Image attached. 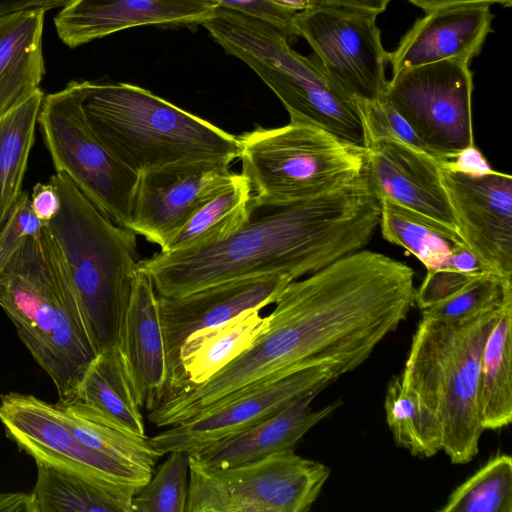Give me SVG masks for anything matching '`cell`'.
Wrapping results in <instances>:
<instances>
[{
    "label": "cell",
    "instance_id": "45",
    "mask_svg": "<svg viewBox=\"0 0 512 512\" xmlns=\"http://www.w3.org/2000/svg\"><path fill=\"white\" fill-rule=\"evenodd\" d=\"M0 512H33L31 495L22 492L0 493Z\"/></svg>",
    "mask_w": 512,
    "mask_h": 512
},
{
    "label": "cell",
    "instance_id": "42",
    "mask_svg": "<svg viewBox=\"0 0 512 512\" xmlns=\"http://www.w3.org/2000/svg\"><path fill=\"white\" fill-rule=\"evenodd\" d=\"M451 264L453 269L473 277L491 273L464 243H453Z\"/></svg>",
    "mask_w": 512,
    "mask_h": 512
},
{
    "label": "cell",
    "instance_id": "27",
    "mask_svg": "<svg viewBox=\"0 0 512 512\" xmlns=\"http://www.w3.org/2000/svg\"><path fill=\"white\" fill-rule=\"evenodd\" d=\"M252 188L243 174L233 178L201 206L162 253L197 248L230 237L248 219Z\"/></svg>",
    "mask_w": 512,
    "mask_h": 512
},
{
    "label": "cell",
    "instance_id": "29",
    "mask_svg": "<svg viewBox=\"0 0 512 512\" xmlns=\"http://www.w3.org/2000/svg\"><path fill=\"white\" fill-rule=\"evenodd\" d=\"M387 425L395 443L413 456L430 458L442 450L439 421L423 399L395 375L384 400Z\"/></svg>",
    "mask_w": 512,
    "mask_h": 512
},
{
    "label": "cell",
    "instance_id": "33",
    "mask_svg": "<svg viewBox=\"0 0 512 512\" xmlns=\"http://www.w3.org/2000/svg\"><path fill=\"white\" fill-rule=\"evenodd\" d=\"M512 294V279L487 273L472 278L449 298L421 310L422 317L460 325L499 308Z\"/></svg>",
    "mask_w": 512,
    "mask_h": 512
},
{
    "label": "cell",
    "instance_id": "24",
    "mask_svg": "<svg viewBox=\"0 0 512 512\" xmlns=\"http://www.w3.org/2000/svg\"><path fill=\"white\" fill-rule=\"evenodd\" d=\"M512 295L503 303L480 359L476 405L483 429H500L512 421Z\"/></svg>",
    "mask_w": 512,
    "mask_h": 512
},
{
    "label": "cell",
    "instance_id": "30",
    "mask_svg": "<svg viewBox=\"0 0 512 512\" xmlns=\"http://www.w3.org/2000/svg\"><path fill=\"white\" fill-rule=\"evenodd\" d=\"M43 98L39 89L0 119V226L22 191Z\"/></svg>",
    "mask_w": 512,
    "mask_h": 512
},
{
    "label": "cell",
    "instance_id": "20",
    "mask_svg": "<svg viewBox=\"0 0 512 512\" xmlns=\"http://www.w3.org/2000/svg\"><path fill=\"white\" fill-rule=\"evenodd\" d=\"M488 5H463L426 12L389 53L393 75L442 60L469 62L492 32Z\"/></svg>",
    "mask_w": 512,
    "mask_h": 512
},
{
    "label": "cell",
    "instance_id": "40",
    "mask_svg": "<svg viewBox=\"0 0 512 512\" xmlns=\"http://www.w3.org/2000/svg\"><path fill=\"white\" fill-rule=\"evenodd\" d=\"M31 209L35 216L48 224L59 212L61 199L57 188L48 184L37 183L30 196Z\"/></svg>",
    "mask_w": 512,
    "mask_h": 512
},
{
    "label": "cell",
    "instance_id": "8",
    "mask_svg": "<svg viewBox=\"0 0 512 512\" xmlns=\"http://www.w3.org/2000/svg\"><path fill=\"white\" fill-rule=\"evenodd\" d=\"M189 455L186 512H307L330 476L294 450L221 468Z\"/></svg>",
    "mask_w": 512,
    "mask_h": 512
},
{
    "label": "cell",
    "instance_id": "41",
    "mask_svg": "<svg viewBox=\"0 0 512 512\" xmlns=\"http://www.w3.org/2000/svg\"><path fill=\"white\" fill-rule=\"evenodd\" d=\"M310 2L311 8H336L377 16L386 10L390 0H310Z\"/></svg>",
    "mask_w": 512,
    "mask_h": 512
},
{
    "label": "cell",
    "instance_id": "22",
    "mask_svg": "<svg viewBox=\"0 0 512 512\" xmlns=\"http://www.w3.org/2000/svg\"><path fill=\"white\" fill-rule=\"evenodd\" d=\"M45 12L30 9L0 18V119L40 89Z\"/></svg>",
    "mask_w": 512,
    "mask_h": 512
},
{
    "label": "cell",
    "instance_id": "23",
    "mask_svg": "<svg viewBox=\"0 0 512 512\" xmlns=\"http://www.w3.org/2000/svg\"><path fill=\"white\" fill-rule=\"evenodd\" d=\"M260 311L246 310L189 336L180 349L185 378L182 389L206 382L248 349L267 327V316Z\"/></svg>",
    "mask_w": 512,
    "mask_h": 512
},
{
    "label": "cell",
    "instance_id": "31",
    "mask_svg": "<svg viewBox=\"0 0 512 512\" xmlns=\"http://www.w3.org/2000/svg\"><path fill=\"white\" fill-rule=\"evenodd\" d=\"M379 201V225L385 240L414 255L427 271L452 268L451 249L454 242L391 202L385 199Z\"/></svg>",
    "mask_w": 512,
    "mask_h": 512
},
{
    "label": "cell",
    "instance_id": "38",
    "mask_svg": "<svg viewBox=\"0 0 512 512\" xmlns=\"http://www.w3.org/2000/svg\"><path fill=\"white\" fill-rule=\"evenodd\" d=\"M220 7L235 10L262 19L284 34L289 39L299 36L295 25L297 12L290 11L270 3L268 0H213Z\"/></svg>",
    "mask_w": 512,
    "mask_h": 512
},
{
    "label": "cell",
    "instance_id": "37",
    "mask_svg": "<svg viewBox=\"0 0 512 512\" xmlns=\"http://www.w3.org/2000/svg\"><path fill=\"white\" fill-rule=\"evenodd\" d=\"M472 278L452 268L427 271L421 285L415 289L414 304L420 310L429 308L458 292Z\"/></svg>",
    "mask_w": 512,
    "mask_h": 512
},
{
    "label": "cell",
    "instance_id": "16",
    "mask_svg": "<svg viewBox=\"0 0 512 512\" xmlns=\"http://www.w3.org/2000/svg\"><path fill=\"white\" fill-rule=\"evenodd\" d=\"M292 281L285 275H266L219 283L180 297L158 295L168 370L166 398L185 385L180 349L189 336L274 303Z\"/></svg>",
    "mask_w": 512,
    "mask_h": 512
},
{
    "label": "cell",
    "instance_id": "46",
    "mask_svg": "<svg viewBox=\"0 0 512 512\" xmlns=\"http://www.w3.org/2000/svg\"><path fill=\"white\" fill-rule=\"evenodd\" d=\"M270 3L281 8L301 12L311 8L310 0H268Z\"/></svg>",
    "mask_w": 512,
    "mask_h": 512
},
{
    "label": "cell",
    "instance_id": "43",
    "mask_svg": "<svg viewBox=\"0 0 512 512\" xmlns=\"http://www.w3.org/2000/svg\"><path fill=\"white\" fill-rule=\"evenodd\" d=\"M72 0H0V18L30 9L63 8Z\"/></svg>",
    "mask_w": 512,
    "mask_h": 512
},
{
    "label": "cell",
    "instance_id": "15",
    "mask_svg": "<svg viewBox=\"0 0 512 512\" xmlns=\"http://www.w3.org/2000/svg\"><path fill=\"white\" fill-rule=\"evenodd\" d=\"M230 165L187 161L139 173L127 228L165 250L192 215L233 178Z\"/></svg>",
    "mask_w": 512,
    "mask_h": 512
},
{
    "label": "cell",
    "instance_id": "19",
    "mask_svg": "<svg viewBox=\"0 0 512 512\" xmlns=\"http://www.w3.org/2000/svg\"><path fill=\"white\" fill-rule=\"evenodd\" d=\"M115 344L140 408L152 411L168 396V370L158 294L139 268Z\"/></svg>",
    "mask_w": 512,
    "mask_h": 512
},
{
    "label": "cell",
    "instance_id": "1",
    "mask_svg": "<svg viewBox=\"0 0 512 512\" xmlns=\"http://www.w3.org/2000/svg\"><path fill=\"white\" fill-rule=\"evenodd\" d=\"M381 205L363 173L325 193L254 205L230 237L139 261L158 295L180 297L219 283L266 275L293 281L363 249L379 225Z\"/></svg>",
    "mask_w": 512,
    "mask_h": 512
},
{
    "label": "cell",
    "instance_id": "10",
    "mask_svg": "<svg viewBox=\"0 0 512 512\" xmlns=\"http://www.w3.org/2000/svg\"><path fill=\"white\" fill-rule=\"evenodd\" d=\"M0 422L6 435L36 463L78 475L124 499L132 501L152 476L82 443L65 425L55 403L34 395H1Z\"/></svg>",
    "mask_w": 512,
    "mask_h": 512
},
{
    "label": "cell",
    "instance_id": "44",
    "mask_svg": "<svg viewBox=\"0 0 512 512\" xmlns=\"http://www.w3.org/2000/svg\"><path fill=\"white\" fill-rule=\"evenodd\" d=\"M409 3L416 7L429 12L431 10L463 6V5H492L500 4L504 7L510 8L512 6V0H407Z\"/></svg>",
    "mask_w": 512,
    "mask_h": 512
},
{
    "label": "cell",
    "instance_id": "32",
    "mask_svg": "<svg viewBox=\"0 0 512 512\" xmlns=\"http://www.w3.org/2000/svg\"><path fill=\"white\" fill-rule=\"evenodd\" d=\"M441 512H512V458L500 454L460 484Z\"/></svg>",
    "mask_w": 512,
    "mask_h": 512
},
{
    "label": "cell",
    "instance_id": "7",
    "mask_svg": "<svg viewBox=\"0 0 512 512\" xmlns=\"http://www.w3.org/2000/svg\"><path fill=\"white\" fill-rule=\"evenodd\" d=\"M251 203L268 205L313 197L362 174L364 149L313 126H256L237 136Z\"/></svg>",
    "mask_w": 512,
    "mask_h": 512
},
{
    "label": "cell",
    "instance_id": "34",
    "mask_svg": "<svg viewBox=\"0 0 512 512\" xmlns=\"http://www.w3.org/2000/svg\"><path fill=\"white\" fill-rule=\"evenodd\" d=\"M189 493V455L168 453L149 481L133 496V512H186Z\"/></svg>",
    "mask_w": 512,
    "mask_h": 512
},
{
    "label": "cell",
    "instance_id": "35",
    "mask_svg": "<svg viewBox=\"0 0 512 512\" xmlns=\"http://www.w3.org/2000/svg\"><path fill=\"white\" fill-rule=\"evenodd\" d=\"M358 104L364 124L366 145L373 139H395L435 157L407 121L383 97Z\"/></svg>",
    "mask_w": 512,
    "mask_h": 512
},
{
    "label": "cell",
    "instance_id": "13",
    "mask_svg": "<svg viewBox=\"0 0 512 512\" xmlns=\"http://www.w3.org/2000/svg\"><path fill=\"white\" fill-rule=\"evenodd\" d=\"M439 159L395 139L370 140L363 175L378 200L385 199L454 243H463L440 179Z\"/></svg>",
    "mask_w": 512,
    "mask_h": 512
},
{
    "label": "cell",
    "instance_id": "18",
    "mask_svg": "<svg viewBox=\"0 0 512 512\" xmlns=\"http://www.w3.org/2000/svg\"><path fill=\"white\" fill-rule=\"evenodd\" d=\"M218 7L213 0H72L54 24L60 40L76 48L137 26L201 24Z\"/></svg>",
    "mask_w": 512,
    "mask_h": 512
},
{
    "label": "cell",
    "instance_id": "3",
    "mask_svg": "<svg viewBox=\"0 0 512 512\" xmlns=\"http://www.w3.org/2000/svg\"><path fill=\"white\" fill-rule=\"evenodd\" d=\"M75 82L93 132L137 174L179 162L239 159L237 136L142 87Z\"/></svg>",
    "mask_w": 512,
    "mask_h": 512
},
{
    "label": "cell",
    "instance_id": "28",
    "mask_svg": "<svg viewBox=\"0 0 512 512\" xmlns=\"http://www.w3.org/2000/svg\"><path fill=\"white\" fill-rule=\"evenodd\" d=\"M33 512H133L130 500L78 475L36 463Z\"/></svg>",
    "mask_w": 512,
    "mask_h": 512
},
{
    "label": "cell",
    "instance_id": "11",
    "mask_svg": "<svg viewBox=\"0 0 512 512\" xmlns=\"http://www.w3.org/2000/svg\"><path fill=\"white\" fill-rule=\"evenodd\" d=\"M469 62L442 60L393 75L383 98L439 160L475 145Z\"/></svg>",
    "mask_w": 512,
    "mask_h": 512
},
{
    "label": "cell",
    "instance_id": "9",
    "mask_svg": "<svg viewBox=\"0 0 512 512\" xmlns=\"http://www.w3.org/2000/svg\"><path fill=\"white\" fill-rule=\"evenodd\" d=\"M37 122L56 171L66 174L105 216L127 228L138 174L93 132L75 81L43 98Z\"/></svg>",
    "mask_w": 512,
    "mask_h": 512
},
{
    "label": "cell",
    "instance_id": "2",
    "mask_svg": "<svg viewBox=\"0 0 512 512\" xmlns=\"http://www.w3.org/2000/svg\"><path fill=\"white\" fill-rule=\"evenodd\" d=\"M0 307L59 400L68 399L97 352L47 226L28 237L0 272Z\"/></svg>",
    "mask_w": 512,
    "mask_h": 512
},
{
    "label": "cell",
    "instance_id": "6",
    "mask_svg": "<svg viewBox=\"0 0 512 512\" xmlns=\"http://www.w3.org/2000/svg\"><path fill=\"white\" fill-rule=\"evenodd\" d=\"M503 303L460 325L422 317L400 374L436 415L442 450L454 464L470 462L479 450L484 431L476 405L480 359Z\"/></svg>",
    "mask_w": 512,
    "mask_h": 512
},
{
    "label": "cell",
    "instance_id": "12",
    "mask_svg": "<svg viewBox=\"0 0 512 512\" xmlns=\"http://www.w3.org/2000/svg\"><path fill=\"white\" fill-rule=\"evenodd\" d=\"M376 17L336 8H309L295 16L299 36L324 71L358 103L381 98L388 83L389 52L383 48Z\"/></svg>",
    "mask_w": 512,
    "mask_h": 512
},
{
    "label": "cell",
    "instance_id": "17",
    "mask_svg": "<svg viewBox=\"0 0 512 512\" xmlns=\"http://www.w3.org/2000/svg\"><path fill=\"white\" fill-rule=\"evenodd\" d=\"M463 243L488 270L512 279V177L498 171L473 177L440 168Z\"/></svg>",
    "mask_w": 512,
    "mask_h": 512
},
{
    "label": "cell",
    "instance_id": "5",
    "mask_svg": "<svg viewBox=\"0 0 512 512\" xmlns=\"http://www.w3.org/2000/svg\"><path fill=\"white\" fill-rule=\"evenodd\" d=\"M201 25L227 54L249 66L273 91L290 123L322 128L365 149L358 102L331 80L315 56L293 50L286 34L262 19L222 7Z\"/></svg>",
    "mask_w": 512,
    "mask_h": 512
},
{
    "label": "cell",
    "instance_id": "36",
    "mask_svg": "<svg viewBox=\"0 0 512 512\" xmlns=\"http://www.w3.org/2000/svg\"><path fill=\"white\" fill-rule=\"evenodd\" d=\"M45 226L33 213L29 194L21 191L0 226V272L24 241Z\"/></svg>",
    "mask_w": 512,
    "mask_h": 512
},
{
    "label": "cell",
    "instance_id": "21",
    "mask_svg": "<svg viewBox=\"0 0 512 512\" xmlns=\"http://www.w3.org/2000/svg\"><path fill=\"white\" fill-rule=\"evenodd\" d=\"M320 392L311 391L262 422L214 442L193 455L207 465L226 468L294 450L312 427L341 405V401H335L314 410L311 404Z\"/></svg>",
    "mask_w": 512,
    "mask_h": 512
},
{
    "label": "cell",
    "instance_id": "25",
    "mask_svg": "<svg viewBox=\"0 0 512 512\" xmlns=\"http://www.w3.org/2000/svg\"><path fill=\"white\" fill-rule=\"evenodd\" d=\"M65 425L85 445L153 474L162 454L146 435H138L100 410L77 400L57 401Z\"/></svg>",
    "mask_w": 512,
    "mask_h": 512
},
{
    "label": "cell",
    "instance_id": "14",
    "mask_svg": "<svg viewBox=\"0 0 512 512\" xmlns=\"http://www.w3.org/2000/svg\"><path fill=\"white\" fill-rule=\"evenodd\" d=\"M341 373L315 366L274 379L196 418L170 426L149 438L162 456L173 451L195 454L208 445L242 432L284 409L307 393L322 391Z\"/></svg>",
    "mask_w": 512,
    "mask_h": 512
},
{
    "label": "cell",
    "instance_id": "4",
    "mask_svg": "<svg viewBox=\"0 0 512 512\" xmlns=\"http://www.w3.org/2000/svg\"><path fill=\"white\" fill-rule=\"evenodd\" d=\"M61 207L47 224L98 353L117 341L138 271L136 234L105 216L71 179L56 172Z\"/></svg>",
    "mask_w": 512,
    "mask_h": 512
},
{
    "label": "cell",
    "instance_id": "26",
    "mask_svg": "<svg viewBox=\"0 0 512 512\" xmlns=\"http://www.w3.org/2000/svg\"><path fill=\"white\" fill-rule=\"evenodd\" d=\"M66 400L90 405L130 431L145 435L141 408L116 344L103 348L95 355L83 371L73 394Z\"/></svg>",
    "mask_w": 512,
    "mask_h": 512
},
{
    "label": "cell",
    "instance_id": "39",
    "mask_svg": "<svg viewBox=\"0 0 512 512\" xmlns=\"http://www.w3.org/2000/svg\"><path fill=\"white\" fill-rule=\"evenodd\" d=\"M439 166L451 172L473 177L483 176L493 171L485 156L475 145L461 150L451 160H440Z\"/></svg>",
    "mask_w": 512,
    "mask_h": 512
}]
</instances>
